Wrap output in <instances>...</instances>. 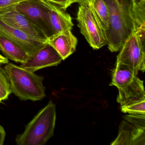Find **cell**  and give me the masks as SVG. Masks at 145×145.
<instances>
[{"mask_svg":"<svg viewBox=\"0 0 145 145\" xmlns=\"http://www.w3.org/2000/svg\"><path fill=\"white\" fill-rule=\"evenodd\" d=\"M47 43L52 46L63 60H64L75 51L78 39L72 33L71 29H69L52 36L48 39Z\"/></svg>","mask_w":145,"mask_h":145,"instance_id":"obj_11","label":"cell"},{"mask_svg":"<svg viewBox=\"0 0 145 145\" xmlns=\"http://www.w3.org/2000/svg\"><path fill=\"white\" fill-rule=\"evenodd\" d=\"M0 102H1V101H0Z\"/></svg>","mask_w":145,"mask_h":145,"instance_id":"obj_25","label":"cell"},{"mask_svg":"<svg viewBox=\"0 0 145 145\" xmlns=\"http://www.w3.org/2000/svg\"><path fill=\"white\" fill-rule=\"evenodd\" d=\"M25 0H0V9L16 5Z\"/></svg>","mask_w":145,"mask_h":145,"instance_id":"obj_20","label":"cell"},{"mask_svg":"<svg viewBox=\"0 0 145 145\" xmlns=\"http://www.w3.org/2000/svg\"><path fill=\"white\" fill-rule=\"evenodd\" d=\"M137 74V73L127 65L116 64V67L113 71L112 81L110 86H115L118 89H122L138 78Z\"/></svg>","mask_w":145,"mask_h":145,"instance_id":"obj_15","label":"cell"},{"mask_svg":"<svg viewBox=\"0 0 145 145\" xmlns=\"http://www.w3.org/2000/svg\"><path fill=\"white\" fill-rule=\"evenodd\" d=\"M56 118L55 104L50 101L16 138L18 145H44L54 135Z\"/></svg>","mask_w":145,"mask_h":145,"instance_id":"obj_3","label":"cell"},{"mask_svg":"<svg viewBox=\"0 0 145 145\" xmlns=\"http://www.w3.org/2000/svg\"><path fill=\"white\" fill-rule=\"evenodd\" d=\"M10 84L12 93L21 101H41L46 97L44 77L12 63L4 67Z\"/></svg>","mask_w":145,"mask_h":145,"instance_id":"obj_2","label":"cell"},{"mask_svg":"<svg viewBox=\"0 0 145 145\" xmlns=\"http://www.w3.org/2000/svg\"><path fill=\"white\" fill-rule=\"evenodd\" d=\"M132 5L133 13L137 24L145 25V0H130Z\"/></svg>","mask_w":145,"mask_h":145,"instance_id":"obj_17","label":"cell"},{"mask_svg":"<svg viewBox=\"0 0 145 145\" xmlns=\"http://www.w3.org/2000/svg\"><path fill=\"white\" fill-rule=\"evenodd\" d=\"M85 0H68L66 6V9H67L73 3H76V2H80L84 1Z\"/></svg>","mask_w":145,"mask_h":145,"instance_id":"obj_24","label":"cell"},{"mask_svg":"<svg viewBox=\"0 0 145 145\" xmlns=\"http://www.w3.org/2000/svg\"><path fill=\"white\" fill-rule=\"evenodd\" d=\"M16 10L44 33L48 39L55 35L45 0H25L13 5Z\"/></svg>","mask_w":145,"mask_h":145,"instance_id":"obj_6","label":"cell"},{"mask_svg":"<svg viewBox=\"0 0 145 145\" xmlns=\"http://www.w3.org/2000/svg\"><path fill=\"white\" fill-rule=\"evenodd\" d=\"M91 6L104 32L108 27L109 10L105 0H89Z\"/></svg>","mask_w":145,"mask_h":145,"instance_id":"obj_16","label":"cell"},{"mask_svg":"<svg viewBox=\"0 0 145 145\" xmlns=\"http://www.w3.org/2000/svg\"><path fill=\"white\" fill-rule=\"evenodd\" d=\"M111 145H145V114L125 116L118 137Z\"/></svg>","mask_w":145,"mask_h":145,"instance_id":"obj_7","label":"cell"},{"mask_svg":"<svg viewBox=\"0 0 145 145\" xmlns=\"http://www.w3.org/2000/svg\"><path fill=\"white\" fill-rule=\"evenodd\" d=\"M11 93L10 81L5 69L0 65V101L7 99Z\"/></svg>","mask_w":145,"mask_h":145,"instance_id":"obj_18","label":"cell"},{"mask_svg":"<svg viewBox=\"0 0 145 145\" xmlns=\"http://www.w3.org/2000/svg\"><path fill=\"white\" fill-rule=\"evenodd\" d=\"M9 63L8 58L0 55V65L7 64Z\"/></svg>","mask_w":145,"mask_h":145,"instance_id":"obj_23","label":"cell"},{"mask_svg":"<svg viewBox=\"0 0 145 145\" xmlns=\"http://www.w3.org/2000/svg\"><path fill=\"white\" fill-rule=\"evenodd\" d=\"M118 90L117 101L121 106L145 99L143 81L138 77L130 84Z\"/></svg>","mask_w":145,"mask_h":145,"instance_id":"obj_12","label":"cell"},{"mask_svg":"<svg viewBox=\"0 0 145 145\" xmlns=\"http://www.w3.org/2000/svg\"><path fill=\"white\" fill-rule=\"evenodd\" d=\"M122 112L129 114H145V99L121 106Z\"/></svg>","mask_w":145,"mask_h":145,"instance_id":"obj_19","label":"cell"},{"mask_svg":"<svg viewBox=\"0 0 145 145\" xmlns=\"http://www.w3.org/2000/svg\"><path fill=\"white\" fill-rule=\"evenodd\" d=\"M59 7L61 9L66 10V6L68 0H45Z\"/></svg>","mask_w":145,"mask_h":145,"instance_id":"obj_21","label":"cell"},{"mask_svg":"<svg viewBox=\"0 0 145 145\" xmlns=\"http://www.w3.org/2000/svg\"><path fill=\"white\" fill-rule=\"evenodd\" d=\"M45 1L49 7L50 20L55 35L67 29H72L74 24L71 16L57 6Z\"/></svg>","mask_w":145,"mask_h":145,"instance_id":"obj_13","label":"cell"},{"mask_svg":"<svg viewBox=\"0 0 145 145\" xmlns=\"http://www.w3.org/2000/svg\"><path fill=\"white\" fill-rule=\"evenodd\" d=\"M63 61L58 52L46 43L44 46L28 59L21 63L20 67L31 72H35L48 67L56 66Z\"/></svg>","mask_w":145,"mask_h":145,"instance_id":"obj_10","label":"cell"},{"mask_svg":"<svg viewBox=\"0 0 145 145\" xmlns=\"http://www.w3.org/2000/svg\"><path fill=\"white\" fill-rule=\"evenodd\" d=\"M145 28L138 27L128 37L116 61V64L127 65L137 73L145 70Z\"/></svg>","mask_w":145,"mask_h":145,"instance_id":"obj_4","label":"cell"},{"mask_svg":"<svg viewBox=\"0 0 145 145\" xmlns=\"http://www.w3.org/2000/svg\"><path fill=\"white\" fill-rule=\"evenodd\" d=\"M6 134L5 129L2 125H0V145H3L5 138Z\"/></svg>","mask_w":145,"mask_h":145,"instance_id":"obj_22","label":"cell"},{"mask_svg":"<svg viewBox=\"0 0 145 145\" xmlns=\"http://www.w3.org/2000/svg\"><path fill=\"white\" fill-rule=\"evenodd\" d=\"M0 50L6 57L22 63L29 57L28 54L20 46L7 38L0 35Z\"/></svg>","mask_w":145,"mask_h":145,"instance_id":"obj_14","label":"cell"},{"mask_svg":"<svg viewBox=\"0 0 145 145\" xmlns=\"http://www.w3.org/2000/svg\"><path fill=\"white\" fill-rule=\"evenodd\" d=\"M105 1L109 13L108 27L105 31L107 45L111 52H116L139 26L130 0Z\"/></svg>","mask_w":145,"mask_h":145,"instance_id":"obj_1","label":"cell"},{"mask_svg":"<svg viewBox=\"0 0 145 145\" xmlns=\"http://www.w3.org/2000/svg\"><path fill=\"white\" fill-rule=\"evenodd\" d=\"M0 19L10 26L22 31L39 41L47 42L48 40L44 33L18 12L13 5L0 9Z\"/></svg>","mask_w":145,"mask_h":145,"instance_id":"obj_8","label":"cell"},{"mask_svg":"<svg viewBox=\"0 0 145 145\" xmlns=\"http://www.w3.org/2000/svg\"><path fill=\"white\" fill-rule=\"evenodd\" d=\"M77 12L78 26L89 45L98 50L107 45L105 32L98 22L89 0L79 2Z\"/></svg>","mask_w":145,"mask_h":145,"instance_id":"obj_5","label":"cell"},{"mask_svg":"<svg viewBox=\"0 0 145 145\" xmlns=\"http://www.w3.org/2000/svg\"><path fill=\"white\" fill-rule=\"evenodd\" d=\"M0 35L18 45L27 52L29 57L34 55L47 43L35 39L22 31L8 25L1 19Z\"/></svg>","mask_w":145,"mask_h":145,"instance_id":"obj_9","label":"cell"}]
</instances>
